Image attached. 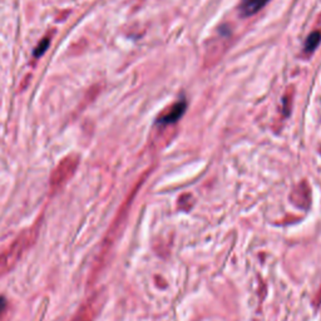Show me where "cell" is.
<instances>
[{
    "label": "cell",
    "mask_w": 321,
    "mask_h": 321,
    "mask_svg": "<svg viewBox=\"0 0 321 321\" xmlns=\"http://www.w3.org/2000/svg\"><path fill=\"white\" fill-rule=\"evenodd\" d=\"M40 222H36L30 229L23 231L13 242L0 253V276L5 275L22 259L38 239Z\"/></svg>",
    "instance_id": "cell-1"
},
{
    "label": "cell",
    "mask_w": 321,
    "mask_h": 321,
    "mask_svg": "<svg viewBox=\"0 0 321 321\" xmlns=\"http://www.w3.org/2000/svg\"><path fill=\"white\" fill-rule=\"evenodd\" d=\"M79 160H80V157L77 153H72V155L66 156L60 160L58 166L55 167L54 171L52 172V176H50V190L53 192H57L60 188L64 187L66 183L73 177V174L76 173L77 168H78Z\"/></svg>",
    "instance_id": "cell-2"
},
{
    "label": "cell",
    "mask_w": 321,
    "mask_h": 321,
    "mask_svg": "<svg viewBox=\"0 0 321 321\" xmlns=\"http://www.w3.org/2000/svg\"><path fill=\"white\" fill-rule=\"evenodd\" d=\"M186 109H187V103L185 101H180L177 103L172 104V107H169L166 112H163L160 115L157 123H160V124H172V123L177 122L183 116Z\"/></svg>",
    "instance_id": "cell-3"
},
{
    "label": "cell",
    "mask_w": 321,
    "mask_h": 321,
    "mask_svg": "<svg viewBox=\"0 0 321 321\" xmlns=\"http://www.w3.org/2000/svg\"><path fill=\"white\" fill-rule=\"evenodd\" d=\"M270 0H242L240 4V13L242 17H251L261 10Z\"/></svg>",
    "instance_id": "cell-4"
},
{
    "label": "cell",
    "mask_w": 321,
    "mask_h": 321,
    "mask_svg": "<svg viewBox=\"0 0 321 321\" xmlns=\"http://www.w3.org/2000/svg\"><path fill=\"white\" fill-rule=\"evenodd\" d=\"M95 315V306L94 301L89 300L88 302H85L82 308L79 309L78 313L74 315V318L71 321H92L93 318Z\"/></svg>",
    "instance_id": "cell-5"
},
{
    "label": "cell",
    "mask_w": 321,
    "mask_h": 321,
    "mask_svg": "<svg viewBox=\"0 0 321 321\" xmlns=\"http://www.w3.org/2000/svg\"><path fill=\"white\" fill-rule=\"evenodd\" d=\"M321 41V33L320 32H313L310 36L308 37L306 41H305V52L313 53L314 50L318 48V45Z\"/></svg>",
    "instance_id": "cell-6"
},
{
    "label": "cell",
    "mask_w": 321,
    "mask_h": 321,
    "mask_svg": "<svg viewBox=\"0 0 321 321\" xmlns=\"http://www.w3.org/2000/svg\"><path fill=\"white\" fill-rule=\"evenodd\" d=\"M50 40H52V37H49V36L44 37V38L39 41V44H38V46L36 48V50H34V57L36 58L41 57V55L46 52V49L49 48Z\"/></svg>",
    "instance_id": "cell-7"
},
{
    "label": "cell",
    "mask_w": 321,
    "mask_h": 321,
    "mask_svg": "<svg viewBox=\"0 0 321 321\" xmlns=\"http://www.w3.org/2000/svg\"><path fill=\"white\" fill-rule=\"evenodd\" d=\"M6 308V300L4 297H0V315L4 313Z\"/></svg>",
    "instance_id": "cell-8"
}]
</instances>
